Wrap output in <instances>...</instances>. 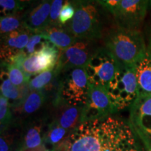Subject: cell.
Listing matches in <instances>:
<instances>
[{
    "mask_svg": "<svg viewBox=\"0 0 151 151\" xmlns=\"http://www.w3.org/2000/svg\"><path fill=\"white\" fill-rule=\"evenodd\" d=\"M65 141L70 151H140L129 124L112 116L82 122Z\"/></svg>",
    "mask_w": 151,
    "mask_h": 151,
    "instance_id": "cell-1",
    "label": "cell"
},
{
    "mask_svg": "<svg viewBox=\"0 0 151 151\" xmlns=\"http://www.w3.org/2000/svg\"><path fill=\"white\" fill-rule=\"evenodd\" d=\"M75 8L72 20L65 27L78 40L100 41L109 28L113 17L97 0H70Z\"/></svg>",
    "mask_w": 151,
    "mask_h": 151,
    "instance_id": "cell-2",
    "label": "cell"
},
{
    "mask_svg": "<svg viewBox=\"0 0 151 151\" xmlns=\"http://www.w3.org/2000/svg\"><path fill=\"white\" fill-rule=\"evenodd\" d=\"M103 45L122 65L135 66L147 53L145 37L138 29L114 24L104 36Z\"/></svg>",
    "mask_w": 151,
    "mask_h": 151,
    "instance_id": "cell-3",
    "label": "cell"
},
{
    "mask_svg": "<svg viewBox=\"0 0 151 151\" xmlns=\"http://www.w3.org/2000/svg\"><path fill=\"white\" fill-rule=\"evenodd\" d=\"M90 86L85 67L62 71L57 78L53 104L63 102L74 106H84L89 97Z\"/></svg>",
    "mask_w": 151,
    "mask_h": 151,
    "instance_id": "cell-4",
    "label": "cell"
},
{
    "mask_svg": "<svg viewBox=\"0 0 151 151\" xmlns=\"http://www.w3.org/2000/svg\"><path fill=\"white\" fill-rule=\"evenodd\" d=\"M105 89L117 112L131 106L139 93L135 66L120 64Z\"/></svg>",
    "mask_w": 151,
    "mask_h": 151,
    "instance_id": "cell-5",
    "label": "cell"
},
{
    "mask_svg": "<svg viewBox=\"0 0 151 151\" xmlns=\"http://www.w3.org/2000/svg\"><path fill=\"white\" fill-rule=\"evenodd\" d=\"M120 65V62L104 45L99 47L85 67L90 85L105 88Z\"/></svg>",
    "mask_w": 151,
    "mask_h": 151,
    "instance_id": "cell-6",
    "label": "cell"
},
{
    "mask_svg": "<svg viewBox=\"0 0 151 151\" xmlns=\"http://www.w3.org/2000/svg\"><path fill=\"white\" fill-rule=\"evenodd\" d=\"M129 124L146 150L151 148V94H138L130 106Z\"/></svg>",
    "mask_w": 151,
    "mask_h": 151,
    "instance_id": "cell-7",
    "label": "cell"
},
{
    "mask_svg": "<svg viewBox=\"0 0 151 151\" xmlns=\"http://www.w3.org/2000/svg\"><path fill=\"white\" fill-rule=\"evenodd\" d=\"M99 41L78 40L74 44L60 51L55 67L58 75L62 71L77 67H85L91 57L101 46Z\"/></svg>",
    "mask_w": 151,
    "mask_h": 151,
    "instance_id": "cell-8",
    "label": "cell"
},
{
    "mask_svg": "<svg viewBox=\"0 0 151 151\" xmlns=\"http://www.w3.org/2000/svg\"><path fill=\"white\" fill-rule=\"evenodd\" d=\"M116 112L105 88L91 85L88 99L83 107L82 122L106 118Z\"/></svg>",
    "mask_w": 151,
    "mask_h": 151,
    "instance_id": "cell-9",
    "label": "cell"
},
{
    "mask_svg": "<svg viewBox=\"0 0 151 151\" xmlns=\"http://www.w3.org/2000/svg\"><path fill=\"white\" fill-rule=\"evenodd\" d=\"M150 0H122L113 15L118 27L139 29L146 17Z\"/></svg>",
    "mask_w": 151,
    "mask_h": 151,
    "instance_id": "cell-10",
    "label": "cell"
},
{
    "mask_svg": "<svg viewBox=\"0 0 151 151\" xmlns=\"http://www.w3.org/2000/svg\"><path fill=\"white\" fill-rule=\"evenodd\" d=\"M59 55V49L49 42L41 50L26 57L22 70L29 76L52 70L56 67Z\"/></svg>",
    "mask_w": 151,
    "mask_h": 151,
    "instance_id": "cell-11",
    "label": "cell"
},
{
    "mask_svg": "<svg viewBox=\"0 0 151 151\" xmlns=\"http://www.w3.org/2000/svg\"><path fill=\"white\" fill-rule=\"evenodd\" d=\"M52 0H39L23 14L24 27L32 32H42L48 26Z\"/></svg>",
    "mask_w": 151,
    "mask_h": 151,
    "instance_id": "cell-12",
    "label": "cell"
},
{
    "mask_svg": "<svg viewBox=\"0 0 151 151\" xmlns=\"http://www.w3.org/2000/svg\"><path fill=\"white\" fill-rule=\"evenodd\" d=\"M32 33L27 28L23 27L1 36V62H9L14 57L23 51Z\"/></svg>",
    "mask_w": 151,
    "mask_h": 151,
    "instance_id": "cell-13",
    "label": "cell"
},
{
    "mask_svg": "<svg viewBox=\"0 0 151 151\" xmlns=\"http://www.w3.org/2000/svg\"><path fill=\"white\" fill-rule=\"evenodd\" d=\"M55 112L53 120L61 127L71 132L82 123V113L83 106H74L63 102L53 104Z\"/></svg>",
    "mask_w": 151,
    "mask_h": 151,
    "instance_id": "cell-14",
    "label": "cell"
},
{
    "mask_svg": "<svg viewBox=\"0 0 151 151\" xmlns=\"http://www.w3.org/2000/svg\"><path fill=\"white\" fill-rule=\"evenodd\" d=\"M27 86L19 88L11 83L8 73L4 68L1 71V95L6 98L10 102L11 107L17 108L21 104L24 98L29 92Z\"/></svg>",
    "mask_w": 151,
    "mask_h": 151,
    "instance_id": "cell-15",
    "label": "cell"
},
{
    "mask_svg": "<svg viewBox=\"0 0 151 151\" xmlns=\"http://www.w3.org/2000/svg\"><path fill=\"white\" fill-rule=\"evenodd\" d=\"M45 127V120L43 119L28 122L24 127L20 148H34L43 144L46 130Z\"/></svg>",
    "mask_w": 151,
    "mask_h": 151,
    "instance_id": "cell-16",
    "label": "cell"
},
{
    "mask_svg": "<svg viewBox=\"0 0 151 151\" xmlns=\"http://www.w3.org/2000/svg\"><path fill=\"white\" fill-rule=\"evenodd\" d=\"M42 32L49 42L57 47L60 51L69 48L78 40L68 31L65 25L48 26Z\"/></svg>",
    "mask_w": 151,
    "mask_h": 151,
    "instance_id": "cell-17",
    "label": "cell"
},
{
    "mask_svg": "<svg viewBox=\"0 0 151 151\" xmlns=\"http://www.w3.org/2000/svg\"><path fill=\"white\" fill-rule=\"evenodd\" d=\"M46 99L47 93L45 90L29 91L21 104L15 108V110L24 117L32 116L42 108Z\"/></svg>",
    "mask_w": 151,
    "mask_h": 151,
    "instance_id": "cell-18",
    "label": "cell"
},
{
    "mask_svg": "<svg viewBox=\"0 0 151 151\" xmlns=\"http://www.w3.org/2000/svg\"><path fill=\"white\" fill-rule=\"evenodd\" d=\"M138 94H151V56L148 53L135 65Z\"/></svg>",
    "mask_w": 151,
    "mask_h": 151,
    "instance_id": "cell-19",
    "label": "cell"
},
{
    "mask_svg": "<svg viewBox=\"0 0 151 151\" xmlns=\"http://www.w3.org/2000/svg\"><path fill=\"white\" fill-rule=\"evenodd\" d=\"M71 132L63 128L52 119L46 127L44 137V143L47 146H51L52 148L65 140Z\"/></svg>",
    "mask_w": 151,
    "mask_h": 151,
    "instance_id": "cell-20",
    "label": "cell"
},
{
    "mask_svg": "<svg viewBox=\"0 0 151 151\" xmlns=\"http://www.w3.org/2000/svg\"><path fill=\"white\" fill-rule=\"evenodd\" d=\"M58 73L56 69L44 71L39 74L35 75V77L30 78L28 83L30 91L33 90H45L52 85V83L58 78Z\"/></svg>",
    "mask_w": 151,
    "mask_h": 151,
    "instance_id": "cell-21",
    "label": "cell"
},
{
    "mask_svg": "<svg viewBox=\"0 0 151 151\" xmlns=\"http://www.w3.org/2000/svg\"><path fill=\"white\" fill-rule=\"evenodd\" d=\"M1 67L6 69L11 83L16 86L21 88L29 83L31 76L24 72L21 68L7 62H1Z\"/></svg>",
    "mask_w": 151,
    "mask_h": 151,
    "instance_id": "cell-22",
    "label": "cell"
},
{
    "mask_svg": "<svg viewBox=\"0 0 151 151\" xmlns=\"http://www.w3.org/2000/svg\"><path fill=\"white\" fill-rule=\"evenodd\" d=\"M20 13L12 16H1L0 18L1 36L16 31L24 27L23 14H22Z\"/></svg>",
    "mask_w": 151,
    "mask_h": 151,
    "instance_id": "cell-23",
    "label": "cell"
},
{
    "mask_svg": "<svg viewBox=\"0 0 151 151\" xmlns=\"http://www.w3.org/2000/svg\"><path fill=\"white\" fill-rule=\"evenodd\" d=\"M48 43L49 41L46 35L43 32L32 33L27 46L22 52L26 56H28L41 50Z\"/></svg>",
    "mask_w": 151,
    "mask_h": 151,
    "instance_id": "cell-24",
    "label": "cell"
},
{
    "mask_svg": "<svg viewBox=\"0 0 151 151\" xmlns=\"http://www.w3.org/2000/svg\"><path fill=\"white\" fill-rule=\"evenodd\" d=\"M11 105L6 98L0 96V124L1 133L9 129L13 121V113L11 110Z\"/></svg>",
    "mask_w": 151,
    "mask_h": 151,
    "instance_id": "cell-25",
    "label": "cell"
},
{
    "mask_svg": "<svg viewBox=\"0 0 151 151\" xmlns=\"http://www.w3.org/2000/svg\"><path fill=\"white\" fill-rule=\"evenodd\" d=\"M0 7L1 16H12L21 12L17 0H0Z\"/></svg>",
    "mask_w": 151,
    "mask_h": 151,
    "instance_id": "cell-26",
    "label": "cell"
},
{
    "mask_svg": "<svg viewBox=\"0 0 151 151\" xmlns=\"http://www.w3.org/2000/svg\"><path fill=\"white\" fill-rule=\"evenodd\" d=\"M66 0H52L48 26L62 25L59 22L60 11Z\"/></svg>",
    "mask_w": 151,
    "mask_h": 151,
    "instance_id": "cell-27",
    "label": "cell"
},
{
    "mask_svg": "<svg viewBox=\"0 0 151 151\" xmlns=\"http://www.w3.org/2000/svg\"><path fill=\"white\" fill-rule=\"evenodd\" d=\"M75 14V8L70 0H66L60 11L59 22L62 25H65L72 20Z\"/></svg>",
    "mask_w": 151,
    "mask_h": 151,
    "instance_id": "cell-28",
    "label": "cell"
},
{
    "mask_svg": "<svg viewBox=\"0 0 151 151\" xmlns=\"http://www.w3.org/2000/svg\"><path fill=\"white\" fill-rule=\"evenodd\" d=\"M99 3L113 16L122 0H97Z\"/></svg>",
    "mask_w": 151,
    "mask_h": 151,
    "instance_id": "cell-29",
    "label": "cell"
},
{
    "mask_svg": "<svg viewBox=\"0 0 151 151\" xmlns=\"http://www.w3.org/2000/svg\"><path fill=\"white\" fill-rule=\"evenodd\" d=\"M20 6V11H25L26 9L29 8L31 6L35 4V3H37V1H39V0H17Z\"/></svg>",
    "mask_w": 151,
    "mask_h": 151,
    "instance_id": "cell-30",
    "label": "cell"
},
{
    "mask_svg": "<svg viewBox=\"0 0 151 151\" xmlns=\"http://www.w3.org/2000/svg\"><path fill=\"white\" fill-rule=\"evenodd\" d=\"M145 41H146L147 53L151 56V22L147 29L146 37L145 39Z\"/></svg>",
    "mask_w": 151,
    "mask_h": 151,
    "instance_id": "cell-31",
    "label": "cell"
},
{
    "mask_svg": "<svg viewBox=\"0 0 151 151\" xmlns=\"http://www.w3.org/2000/svg\"><path fill=\"white\" fill-rule=\"evenodd\" d=\"M52 149H49L48 147L45 143L41 146L34 148H20L18 151H51Z\"/></svg>",
    "mask_w": 151,
    "mask_h": 151,
    "instance_id": "cell-32",
    "label": "cell"
},
{
    "mask_svg": "<svg viewBox=\"0 0 151 151\" xmlns=\"http://www.w3.org/2000/svg\"><path fill=\"white\" fill-rule=\"evenodd\" d=\"M51 151H70L68 148V147L66 144L65 140L62 141L61 143L58 144L57 146H54L53 148H52Z\"/></svg>",
    "mask_w": 151,
    "mask_h": 151,
    "instance_id": "cell-33",
    "label": "cell"
},
{
    "mask_svg": "<svg viewBox=\"0 0 151 151\" xmlns=\"http://www.w3.org/2000/svg\"><path fill=\"white\" fill-rule=\"evenodd\" d=\"M146 151H151V148L150 149H148V150H147Z\"/></svg>",
    "mask_w": 151,
    "mask_h": 151,
    "instance_id": "cell-34",
    "label": "cell"
},
{
    "mask_svg": "<svg viewBox=\"0 0 151 151\" xmlns=\"http://www.w3.org/2000/svg\"><path fill=\"white\" fill-rule=\"evenodd\" d=\"M150 7H151V0H150Z\"/></svg>",
    "mask_w": 151,
    "mask_h": 151,
    "instance_id": "cell-35",
    "label": "cell"
},
{
    "mask_svg": "<svg viewBox=\"0 0 151 151\" xmlns=\"http://www.w3.org/2000/svg\"><path fill=\"white\" fill-rule=\"evenodd\" d=\"M16 151H18V150H16Z\"/></svg>",
    "mask_w": 151,
    "mask_h": 151,
    "instance_id": "cell-36",
    "label": "cell"
}]
</instances>
